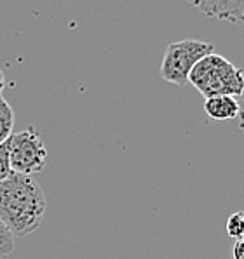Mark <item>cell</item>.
<instances>
[{"label":"cell","mask_w":244,"mask_h":259,"mask_svg":"<svg viewBox=\"0 0 244 259\" xmlns=\"http://www.w3.org/2000/svg\"><path fill=\"white\" fill-rule=\"evenodd\" d=\"M189 83L206 99L213 96L239 98L244 89V73L227 58L213 53L194 66L189 75Z\"/></svg>","instance_id":"obj_2"},{"label":"cell","mask_w":244,"mask_h":259,"mask_svg":"<svg viewBox=\"0 0 244 259\" xmlns=\"http://www.w3.org/2000/svg\"><path fill=\"white\" fill-rule=\"evenodd\" d=\"M14 252V235L0 221V259H6Z\"/></svg>","instance_id":"obj_9"},{"label":"cell","mask_w":244,"mask_h":259,"mask_svg":"<svg viewBox=\"0 0 244 259\" xmlns=\"http://www.w3.org/2000/svg\"><path fill=\"white\" fill-rule=\"evenodd\" d=\"M215 53V46L202 40H180L167 46L161 63V77L178 87L189 83V75L202 58Z\"/></svg>","instance_id":"obj_3"},{"label":"cell","mask_w":244,"mask_h":259,"mask_svg":"<svg viewBox=\"0 0 244 259\" xmlns=\"http://www.w3.org/2000/svg\"><path fill=\"white\" fill-rule=\"evenodd\" d=\"M14 127V111L11 105L0 96V145L6 143L7 139L13 136Z\"/></svg>","instance_id":"obj_7"},{"label":"cell","mask_w":244,"mask_h":259,"mask_svg":"<svg viewBox=\"0 0 244 259\" xmlns=\"http://www.w3.org/2000/svg\"><path fill=\"white\" fill-rule=\"evenodd\" d=\"M47 202L31 176L11 172L0 181V221L14 237L25 238L41 226Z\"/></svg>","instance_id":"obj_1"},{"label":"cell","mask_w":244,"mask_h":259,"mask_svg":"<svg viewBox=\"0 0 244 259\" xmlns=\"http://www.w3.org/2000/svg\"><path fill=\"white\" fill-rule=\"evenodd\" d=\"M225 228H227L229 237H232L234 240L244 238V210H239V212L232 214V216L227 219Z\"/></svg>","instance_id":"obj_8"},{"label":"cell","mask_w":244,"mask_h":259,"mask_svg":"<svg viewBox=\"0 0 244 259\" xmlns=\"http://www.w3.org/2000/svg\"><path fill=\"white\" fill-rule=\"evenodd\" d=\"M195 9H199L207 18H215L220 21L244 23V2L235 0H202V2H192Z\"/></svg>","instance_id":"obj_5"},{"label":"cell","mask_w":244,"mask_h":259,"mask_svg":"<svg viewBox=\"0 0 244 259\" xmlns=\"http://www.w3.org/2000/svg\"><path fill=\"white\" fill-rule=\"evenodd\" d=\"M204 111L213 120H232L239 117V101L232 96H213L204 101Z\"/></svg>","instance_id":"obj_6"},{"label":"cell","mask_w":244,"mask_h":259,"mask_svg":"<svg viewBox=\"0 0 244 259\" xmlns=\"http://www.w3.org/2000/svg\"><path fill=\"white\" fill-rule=\"evenodd\" d=\"M7 143H9V160L13 172L31 176L44 169L47 160V150L41 134L33 127L13 134L7 139Z\"/></svg>","instance_id":"obj_4"},{"label":"cell","mask_w":244,"mask_h":259,"mask_svg":"<svg viewBox=\"0 0 244 259\" xmlns=\"http://www.w3.org/2000/svg\"><path fill=\"white\" fill-rule=\"evenodd\" d=\"M4 87H6V78H4V73H2V70H0V96H2Z\"/></svg>","instance_id":"obj_13"},{"label":"cell","mask_w":244,"mask_h":259,"mask_svg":"<svg viewBox=\"0 0 244 259\" xmlns=\"http://www.w3.org/2000/svg\"><path fill=\"white\" fill-rule=\"evenodd\" d=\"M239 129L242 131L244 133V89H242V93H241V96H239Z\"/></svg>","instance_id":"obj_12"},{"label":"cell","mask_w":244,"mask_h":259,"mask_svg":"<svg viewBox=\"0 0 244 259\" xmlns=\"http://www.w3.org/2000/svg\"><path fill=\"white\" fill-rule=\"evenodd\" d=\"M232 259H244V238L235 240L234 249H232Z\"/></svg>","instance_id":"obj_11"},{"label":"cell","mask_w":244,"mask_h":259,"mask_svg":"<svg viewBox=\"0 0 244 259\" xmlns=\"http://www.w3.org/2000/svg\"><path fill=\"white\" fill-rule=\"evenodd\" d=\"M11 172L13 170H11V160H9V143L6 141L0 145V181H4Z\"/></svg>","instance_id":"obj_10"}]
</instances>
